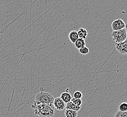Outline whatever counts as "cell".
I'll use <instances>...</instances> for the list:
<instances>
[{"mask_svg":"<svg viewBox=\"0 0 127 117\" xmlns=\"http://www.w3.org/2000/svg\"><path fill=\"white\" fill-rule=\"evenodd\" d=\"M53 106L34 101L32 108L34 109V114L39 117H52L55 114Z\"/></svg>","mask_w":127,"mask_h":117,"instance_id":"1","label":"cell"},{"mask_svg":"<svg viewBox=\"0 0 127 117\" xmlns=\"http://www.w3.org/2000/svg\"><path fill=\"white\" fill-rule=\"evenodd\" d=\"M44 88H40V92L37 93L35 96V101L37 102L43 103L47 105H53L54 98L50 93L45 92Z\"/></svg>","mask_w":127,"mask_h":117,"instance_id":"2","label":"cell"},{"mask_svg":"<svg viewBox=\"0 0 127 117\" xmlns=\"http://www.w3.org/2000/svg\"><path fill=\"white\" fill-rule=\"evenodd\" d=\"M111 36L113 37V40L115 43H119L120 42H124L127 40V32L126 28L124 29L113 31Z\"/></svg>","mask_w":127,"mask_h":117,"instance_id":"3","label":"cell"},{"mask_svg":"<svg viewBox=\"0 0 127 117\" xmlns=\"http://www.w3.org/2000/svg\"><path fill=\"white\" fill-rule=\"evenodd\" d=\"M111 27L113 31H115L124 29L126 28V25L122 19H119L112 22Z\"/></svg>","mask_w":127,"mask_h":117,"instance_id":"4","label":"cell"},{"mask_svg":"<svg viewBox=\"0 0 127 117\" xmlns=\"http://www.w3.org/2000/svg\"><path fill=\"white\" fill-rule=\"evenodd\" d=\"M53 105L57 110L62 111L65 109L66 104L60 98L56 97L54 98Z\"/></svg>","mask_w":127,"mask_h":117,"instance_id":"5","label":"cell"},{"mask_svg":"<svg viewBox=\"0 0 127 117\" xmlns=\"http://www.w3.org/2000/svg\"><path fill=\"white\" fill-rule=\"evenodd\" d=\"M115 48L120 54L121 55H125L127 54V40H126L124 42L119 43H115Z\"/></svg>","mask_w":127,"mask_h":117,"instance_id":"6","label":"cell"},{"mask_svg":"<svg viewBox=\"0 0 127 117\" xmlns=\"http://www.w3.org/2000/svg\"><path fill=\"white\" fill-rule=\"evenodd\" d=\"M60 98L63 101L65 104L71 102L72 99V96L70 93L68 92L62 93L61 95Z\"/></svg>","mask_w":127,"mask_h":117,"instance_id":"7","label":"cell"},{"mask_svg":"<svg viewBox=\"0 0 127 117\" xmlns=\"http://www.w3.org/2000/svg\"><path fill=\"white\" fill-rule=\"evenodd\" d=\"M79 38L78 32L76 30H73L68 34V39L69 41L74 44L76 41Z\"/></svg>","mask_w":127,"mask_h":117,"instance_id":"8","label":"cell"},{"mask_svg":"<svg viewBox=\"0 0 127 117\" xmlns=\"http://www.w3.org/2000/svg\"><path fill=\"white\" fill-rule=\"evenodd\" d=\"M73 44L76 49L79 50L83 47L85 46V41L84 39L78 38Z\"/></svg>","mask_w":127,"mask_h":117,"instance_id":"9","label":"cell"},{"mask_svg":"<svg viewBox=\"0 0 127 117\" xmlns=\"http://www.w3.org/2000/svg\"><path fill=\"white\" fill-rule=\"evenodd\" d=\"M78 32L79 38L84 39V40L86 39L87 37L88 36V31L86 29L83 28H80L79 29L78 32Z\"/></svg>","mask_w":127,"mask_h":117,"instance_id":"10","label":"cell"},{"mask_svg":"<svg viewBox=\"0 0 127 117\" xmlns=\"http://www.w3.org/2000/svg\"><path fill=\"white\" fill-rule=\"evenodd\" d=\"M65 108L67 110H72L78 112L79 110H81V107L77 106L75 105H74L73 103L70 102L66 104Z\"/></svg>","mask_w":127,"mask_h":117,"instance_id":"11","label":"cell"},{"mask_svg":"<svg viewBox=\"0 0 127 117\" xmlns=\"http://www.w3.org/2000/svg\"><path fill=\"white\" fill-rule=\"evenodd\" d=\"M64 115L66 117H77L78 113V112L73 110L66 109L64 112Z\"/></svg>","mask_w":127,"mask_h":117,"instance_id":"12","label":"cell"},{"mask_svg":"<svg viewBox=\"0 0 127 117\" xmlns=\"http://www.w3.org/2000/svg\"><path fill=\"white\" fill-rule=\"evenodd\" d=\"M119 111L122 112H127V103L123 102L120 104L118 106Z\"/></svg>","mask_w":127,"mask_h":117,"instance_id":"13","label":"cell"},{"mask_svg":"<svg viewBox=\"0 0 127 117\" xmlns=\"http://www.w3.org/2000/svg\"><path fill=\"white\" fill-rule=\"evenodd\" d=\"M71 102L73 103L74 105L78 107H81V105L83 104V101L81 99H77L73 98H72Z\"/></svg>","mask_w":127,"mask_h":117,"instance_id":"14","label":"cell"},{"mask_svg":"<svg viewBox=\"0 0 127 117\" xmlns=\"http://www.w3.org/2000/svg\"><path fill=\"white\" fill-rule=\"evenodd\" d=\"M79 50V52L81 54H82L83 55H87L89 53V50L88 49V48L86 46H84L83 48H81V49L78 50Z\"/></svg>","mask_w":127,"mask_h":117,"instance_id":"15","label":"cell"},{"mask_svg":"<svg viewBox=\"0 0 127 117\" xmlns=\"http://www.w3.org/2000/svg\"><path fill=\"white\" fill-rule=\"evenodd\" d=\"M73 98L77 99H81L83 97L82 93L79 91H76L73 94Z\"/></svg>","mask_w":127,"mask_h":117,"instance_id":"16","label":"cell"},{"mask_svg":"<svg viewBox=\"0 0 127 117\" xmlns=\"http://www.w3.org/2000/svg\"><path fill=\"white\" fill-rule=\"evenodd\" d=\"M114 117H127V113L122 112L118 111L115 114Z\"/></svg>","mask_w":127,"mask_h":117,"instance_id":"17","label":"cell"}]
</instances>
